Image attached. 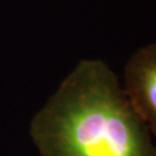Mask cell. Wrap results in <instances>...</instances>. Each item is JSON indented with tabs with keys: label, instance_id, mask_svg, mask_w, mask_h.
<instances>
[{
	"label": "cell",
	"instance_id": "6da1fadb",
	"mask_svg": "<svg viewBox=\"0 0 156 156\" xmlns=\"http://www.w3.org/2000/svg\"><path fill=\"white\" fill-rule=\"evenodd\" d=\"M42 156H156L151 132L105 62L83 60L31 124Z\"/></svg>",
	"mask_w": 156,
	"mask_h": 156
},
{
	"label": "cell",
	"instance_id": "7a4b0ae2",
	"mask_svg": "<svg viewBox=\"0 0 156 156\" xmlns=\"http://www.w3.org/2000/svg\"><path fill=\"white\" fill-rule=\"evenodd\" d=\"M124 93L134 111L156 138V44L129 57L124 69Z\"/></svg>",
	"mask_w": 156,
	"mask_h": 156
}]
</instances>
